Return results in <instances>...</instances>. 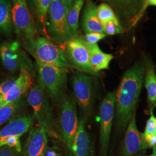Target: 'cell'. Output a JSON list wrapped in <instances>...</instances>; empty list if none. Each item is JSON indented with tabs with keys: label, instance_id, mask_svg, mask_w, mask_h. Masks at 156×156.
<instances>
[{
	"label": "cell",
	"instance_id": "3",
	"mask_svg": "<svg viewBox=\"0 0 156 156\" xmlns=\"http://www.w3.org/2000/svg\"><path fill=\"white\" fill-rule=\"evenodd\" d=\"M27 101L33 109L39 127L44 129L48 135L52 137L56 136L51 106L46 91L40 84H35L31 88Z\"/></svg>",
	"mask_w": 156,
	"mask_h": 156
},
{
	"label": "cell",
	"instance_id": "12",
	"mask_svg": "<svg viewBox=\"0 0 156 156\" xmlns=\"http://www.w3.org/2000/svg\"><path fill=\"white\" fill-rule=\"evenodd\" d=\"M0 58L3 66L11 72L32 69L31 62L24 51L20 49L18 42H4L0 45Z\"/></svg>",
	"mask_w": 156,
	"mask_h": 156
},
{
	"label": "cell",
	"instance_id": "20",
	"mask_svg": "<svg viewBox=\"0 0 156 156\" xmlns=\"http://www.w3.org/2000/svg\"><path fill=\"white\" fill-rule=\"evenodd\" d=\"M145 66V85L147 90L148 101L153 105L156 101V76L152 60L147 56H144L143 60Z\"/></svg>",
	"mask_w": 156,
	"mask_h": 156
},
{
	"label": "cell",
	"instance_id": "8",
	"mask_svg": "<svg viewBox=\"0 0 156 156\" xmlns=\"http://www.w3.org/2000/svg\"><path fill=\"white\" fill-rule=\"evenodd\" d=\"M111 6L123 31L134 27L142 16L145 0H99Z\"/></svg>",
	"mask_w": 156,
	"mask_h": 156
},
{
	"label": "cell",
	"instance_id": "23",
	"mask_svg": "<svg viewBox=\"0 0 156 156\" xmlns=\"http://www.w3.org/2000/svg\"><path fill=\"white\" fill-rule=\"evenodd\" d=\"M97 16L102 26L106 23L112 22L118 26H120L117 16L111 6L105 2L101 3L97 6Z\"/></svg>",
	"mask_w": 156,
	"mask_h": 156
},
{
	"label": "cell",
	"instance_id": "27",
	"mask_svg": "<svg viewBox=\"0 0 156 156\" xmlns=\"http://www.w3.org/2000/svg\"><path fill=\"white\" fill-rule=\"evenodd\" d=\"M156 134V117L154 116L153 110L151 111V116L147 120L145 131L142 134L144 135H149Z\"/></svg>",
	"mask_w": 156,
	"mask_h": 156
},
{
	"label": "cell",
	"instance_id": "13",
	"mask_svg": "<svg viewBox=\"0 0 156 156\" xmlns=\"http://www.w3.org/2000/svg\"><path fill=\"white\" fill-rule=\"evenodd\" d=\"M136 111L126 129V134L121 147L122 156H133L140 151L149 149L144 140L142 134L138 129L136 124Z\"/></svg>",
	"mask_w": 156,
	"mask_h": 156
},
{
	"label": "cell",
	"instance_id": "39",
	"mask_svg": "<svg viewBox=\"0 0 156 156\" xmlns=\"http://www.w3.org/2000/svg\"><path fill=\"white\" fill-rule=\"evenodd\" d=\"M140 156V155H139V156Z\"/></svg>",
	"mask_w": 156,
	"mask_h": 156
},
{
	"label": "cell",
	"instance_id": "10",
	"mask_svg": "<svg viewBox=\"0 0 156 156\" xmlns=\"http://www.w3.org/2000/svg\"><path fill=\"white\" fill-rule=\"evenodd\" d=\"M116 91L108 93L102 101L100 109V155L107 156L112 127L115 113Z\"/></svg>",
	"mask_w": 156,
	"mask_h": 156
},
{
	"label": "cell",
	"instance_id": "38",
	"mask_svg": "<svg viewBox=\"0 0 156 156\" xmlns=\"http://www.w3.org/2000/svg\"><path fill=\"white\" fill-rule=\"evenodd\" d=\"M154 147V148H155V149L156 150V146H154V147Z\"/></svg>",
	"mask_w": 156,
	"mask_h": 156
},
{
	"label": "cell",
	"instance_id": "14",
	"mask_svg": "<svg viewBox=\"0 0 156 156\" xmlns=\"http://www.w3.org/2000/svg\"><path fill=\"white\" fill-rule=\"evenodd\" d=\"M48 134L42 128H31L25 143L23 156H44L47 150Z\"/></svg>",
	"mask_w": 156,
	"mask_h": 156
},
{
	"label": "cell",
	"instance_id": "17",
	"mask_svg": "<svg viewBox=\"0 0 156 156\" xmlns=\"http://www.w3.org/2000/svg\"><path fill=\"white\" fill-rule=\"evenodd\" d=\"M97 6L92 0H86L82 17V26L85 33H104L102 25L97 16Z\"/></svg>",
	"mask_w": 156,
	"mask_h": 156
},
{
	"label": "cell",
	"instance_id": "36",
	"mask_svg": "<svg viewBox=\"0 0 156 156\" xmlns=\"http://www.w3.org/2000/svg\"><path fill=\"white\" fill-rule=\"evenodd\" d=\"M153 154L151 155V156H156V150L154 147H153Z\"/></svg>",
	"mask_w": 156,
	"mask_h": 156
},
{
	"label": "cell",
	"instance_id": "6",
	"mask_svg": "<svg viewBox=\"0 0 156 156\" xmlns=\"http://www.w3.org/2000/svg\"><path fill=\"white\" fill-rule=\"evenodd\" d=\"M72 84L76 101L86 122L90 117L93 108L94 78L88 73L76 71L73 75Z\"/></svg>",
	"mask_w": 156,
	"mask_h": 156
},
{
	"label": "cell",
	"instance_id": "40",
	"mask_svg": "<svg viewBox=\"0 0 156 156\" xmlns=\"http://www.w3.org/2000/svg\"><path fill=\"white\" fill-rule=\"evenodd\" d=\"M93 156V154H92V156Z\"/></svg>",
	"mask_w": 156,
	"mask_h": 156
},
{
	"label": "cell",
	"instance_id": "1",
	"mask_svg": "<svg viewBox=\"0 0 156 156\" xmlns=\"http://www.w3.org/2000/svg\"><path fill=\"white\" fill-rule=\"evenodd\" d=\"M145 68L140 62L125 72L116 91V126L119 133H123L136 111V105L145 79Z\"/></svg>",
	"mask_w": 156,
	"mask_h": 156
},
{
	"label": "cell",
	"instance_id": "28",
	"mask_svg": "<svg viewBox=\"0 0 156 156\" xmlns=\"http://www.w3.org/2000/svg\"><path fill=\"white\" fill-rule=\"evenodd\" d=\"M104 33L108 35H115L116 34H120L124 32L123 28L120 26H118L114 23L109 22L106 23L103 26Z\"/></svg>",
	"mask_w": 156,
	"mask_h": 156
},
{
	"label": "cell",
	"instance_id": "18",
	"mask_svg": "<svg viewBox=\"0 0 156 156\" xmlns=\"http://www.w3.org/2000/svg\"><path fill=\"white\" fill-rule=\"evenodd\" d=\"M91 153L89 136L85 127L83 117L79 120L78 131L73 145L72 156H90Z\"/></svg>",
	"mask_w": 156,
	"mask_h": 156
},
{
	"label": "cell",
	"instance_id": "21",
	"mask_svg": "<svg viewBox=\"0 0 156 156\" xmlns=\"http://www.w3.org/2000/svg\"><path fill=\"white\" fill-rule=\"evenodd\" d=\"M13 31L12 4L9 0H0V32L11 37Z\"/></svg>",
	"mask_w": 156,
	"mask_h": 156
},
{
	"label": "cell",
	"instance_id": "33",
	"mask_svg": "<svg viewBox=\"0 0 156 156\" xmlns=\"http://www.w3.org/2000/svg\"><path fill=\"white\" fill-rule=\"evenodd\" d=\"M75 1V0H61L62 3L64 4V5L66 7V9L68 13L69 11L70 10V9L71 8Z\"/></svg>",
	"mask_w": 156,
	"mask_h": 156
},
{
	"label": "cell",
	"instance_id": "26",
	"mask_svg": "<svg viewBox=\"0 0 156 156\" xmlns=\"http://www.w3.org/2000/svg\"><path fill=\"white\" fill-rule=\"evenodd\" d=\"M19 136H9L0 142V147L4 146H8L16 149L19 152H22V146Z\"/></svg>",
	"mask_w": 156,
	"mask_h": 156
},
{
	"label": "cell",
	"instance_id": "35",
	"mask_svg": "<svg viewBox=\"0 0 156 156\" xmlns=\"http://www.w3.org/2000/svg\"><path fill=\"white\" fill-rule=\"evenodd\" d=\"M39 0H29V2H30V5H31V7L35 8L37 4L38 3Z\"/></svg>",
	"mask_w": 156,
	"mask_h": 156
},
{
	"label": "cell",
	"instance_id": "37",
	"mask_svg": "<svg viewBox=\"0 0 156 156\" xmlns=\"http://www.w3.org/2000/svg\"><path fill=\"white\" fill-rule=\"evenodd\" d=\"M156 102H154V104H153V105H152V108H151V110H153V108H155V107H156Z\"/></svg>",
	"mask_w": 156,
	"mask_h": 156
},
{
	"label": "cell",
	"instance_id": "31",
	"mask_svg": "<svg viewBox=\"0 0 156 156\" xmlns=\"http://www.w3.org/2000/svg\"><path fill=\"white\" fill-rule=\"evenodd\" d=\"M20 153L16 149L8 146L0 147V156H19Z\"/></svg>",
	"mask_w": 156,
	"mask_h": 156
},
{
	"label": "cell",
	"instance_id": "4",
	"mask_svg": "<svg viewBox=\"0 0 156 156\" xmlns=\"http://www.w3.org/2000/svg\"><path fill=\"white\" fill-rule=\"evenodd\" d=\"M37 65L38 83L42 86L52 100H59L66 87L68 69L50 65Z\"/></svg>",
	"mask_w": 156,
	"mask_h": 156
},
{
	"label": "cell",
	"instance_id": "22",
	"mask_svg": "<svg viewBox=\"0 0 156 156\" xmlns=\"http://www.w3.org/2000/svg\"><path fill=\"white\" fill-rule=\"evenodd\" d=\"M83 5L84 0H75L68 13L67 20L71 39L78 37L79 15Z\"/></svg>",
	"mask_w": 156,
	"mask_h": 156
},
{
	"label": "cell",
	"instance_id": "32",
	"mask_svg": "<svg viewBox=\"0 0 156 156\" xmlns=\"http://www.w3.org/2000/svg\"><path fill=\"white\" fill-rule=\"evenodd\" d=\"M144 140L149 147H153L156 146V134L149 135H144L142 134Z\"/></svg>",
	"mask_w": 156,
	"mask_h": 156
},
{
	"label": "cell",
	"instance_id": "16",
	"mask_svg": "<svg viewBox=\"0 0 156 156\" xmlns=\"http://www.w3.org/2000/svg\"><path fill=\"white\" fill-rule=\"evenodd\" d=\"M34 118L27 115L19 116L10 121L0 130V142L9 136L20 137L33 126Z\"/></svg>",
	"mask_w": 156,
	"mask_h": 156
},
{
	"label": "cell",
	"instance_id": "7",
	"mask_svg": "<svg viewBox=\"0 0 156 156\" xmlns=\"http://www.w3.org/2000/svg\"><path fill=\"white\" fill-rule=\"evenodd\" d=\"M33 55L37 64L67 69L70 66L64 51L45 37H37Z\"/></svg>",
	"mask_w": 156,
	"mask_h": 156
},
{
	"label": "cell",
	"instance_id": "5",
	"mask_svg": "<svg viewBox=\"0 0 156 156\" xmlns=\"http://www.w3.org/2000/svg\"><path fill=\"white\" fill-rule=\"evenodd\" d=\"M60 132L63 142L71 156L73 145L78 131L79 122L75 100L66 95L62 99L60 111Z\"/></svg>",
	"mask_w": 156,
	"mask_h": 156
},
{
	"label": "cell",
	"instance_id": "19",
	"mask_svg": "<svg viewBox=\"0 0 156 156\" xmlns=\"http://www.w3.org/2000/svg\"><path fill=\"white\" fill-rule=\"evenodd\" d=\"M85 42L89 52L90 62L95 71L99 73L101 70L109 69L113 56L102 51L97 44H90L86 41Z\"/></svg>",
	"mask_w": 156,
	"mask_h": 156
},
{
	"label": "cell",
	"instance_id": "29",
	"mask_svg": "<svg viewBox=\"0 0 156 156\" xmlns=\"http://www.w3.org/2000/svg\"><path fill=\"white\" fill-rule=\"evenodd\" d=\"M106 34L104 33L92 32L86 34L84 40L86 42L90 44H97L101 40L106 37Z\"/></svg>",
	"mask_w": 156,
	"mask_h": 156
},
{
	"label": "cell",
	"instance_id": "9",
	"mask_svg": "<svg viewBox=\"0 0 156 156\" xmlns=\"http://www.w3.org/2000/svg\"><path fill=\"white\" fill-rule=\"evenodd\" d=\"M49 32L60 44H66L71 39L67 20L68 12L61 0H51L48 11Z\"/></svg>",
	"mask_w": 156,
	"mask_h": 156
},
{
	"label": "cell",
	"instance_id": "34",
	"mask_svg": "<svg viewBox=\"0 0 156 156\" xmlns=\"http://www.w3.org/2000/svg\"><path fill=\"white\" fill-rule=\"evenodd\" d=\"M156 6V0H145V5L142 11V15L145 12L148 6Z\"/></svg>",
	"mask_w": 156,
	"mask_h": 156
},
{
	"label": "cell",
	"instance_id": "30",
	"mask_svg": "<svg viewBox=\"0 0 156 156\" xmlns=\"http://www.w3.org/2000/svg\"><path fill=\"white\" fill-rule=\"evenodd\" d=\"M16 79H11L7 80L5 82L0 84V98L6 94L16 83Z\"/></svg>",
	"mask_w": 156,
	"mask_h": 156
},
{
	"label": "cell",
	"instance_id": "25",
	"mask_svg": "<svg viewBox=\"0 0 156 156\" xmlns=\"http://www.w3.org/2000/svg\"><path fill=\"white\" fill-rule=\"evenodd\" d=\"M51 0H39L35 8L38 22L42 27L46 25L48 11Z\"/></svg>",
	"mask_w": 156,
	"mask_h": 156
},
{
	"label": "cell",
	"instance_id": "11",
	"mask_svg": "<svg viewBox=\"0 0 156 156\" xmlns=\"http://www.w3.org/2000/svg\"><path fill=\"white\" fill-rule=\"evenodd\" d=\"M66 56L69 65L78 71L88 73L91 75H98L91 66L85 40L81 37H76L67 42Z\"/></svg>",
	"mask_w": 156,
	"mask_h": 156
},
{
	"label": "cell",
	"instance_id": "2",
	"mask_svg": "<svg viewBox=\"0 0 156 156\" xmlns=\"http://www.w3.org/2000/svg\"><path fill=\"white\" fill-rule=\"evenodd\" d=\"M13 28L30 53L33 55L37 28L26 0H12Z\"/></svg>",
	"mask_w": 156,
	"mask_h": 156
},
{
	"label": "cell",
	"instance_id": "24",
	"mask_svg": "<svg viewBox=\"0 0 156 156\" xmlns=\"http://www.w3.org/2000/svg\"><path fill=\"white\" fill-rule=\"evenodd\" d=\"M23 105L21 98L9 103L5 106L0 107V126L5 123L19 111Z\"/></svg>",
	"mask_w": 156,
	"mask_h": 156
},
{
	"label": "cell",
	"instance_id": "15",
	"mask_svg": "<svg viewBox=\"0 0 156 156\" xmlns=\"http://www.w3.org/2000/svg\"><path fill=\"white\" fill-rule=\"evenodd\" d=\"M31 84V79L30 73L26 69H21L14 86L6 94L0 98V107L21 98Z\"/></svg>",
	"mask_w": 156,
	"mask_h": 156
}]
</instances>
